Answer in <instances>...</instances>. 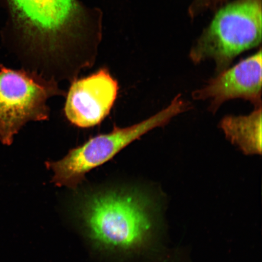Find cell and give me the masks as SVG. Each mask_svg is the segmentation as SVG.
Returning <instances> with one entry per match:
<instances>
[{
  "label": "cell",
  "mask_w": 262,
  "mask_h": 262,
  "mask_svg": "<svg viewBox=\"0 0 262 262\" xmlns=\"http://www.w3.org/2000/svg\"><path fill=\"white\" fill-rule=\"evenodd\" d=\"M80 212L88 237L103 250H132L142 243L150 228L145 203L132 192L94 193L82 201Z\"/></svg>",
  "instance_id": "cell-2"
},
{
  "label": "cell",
  "mask_w": 262,
  "mask_h": 262,
  "mask_svg": "<svg viewBox=\"0 0 262 262\" xmlns=\"http://www.w3.org/2000/svg\"><path fill=\"white\" fill-rule=\"evenodd\" d=\"M227 139L246 155L261 152V106L246 116H226L220 123Z\"/></svg>",
  "instance_id": "cell-8"
},
{
  "label": "cell",
  "mask_w": 262,
  "mask_h": 262,
  "mask_svg": "<svg viewBox=\"0 0 262 262\" xmlns=\"http://www.w3.org/2000/svg\"><path fill=\"white\" fill-rule=\"evenodd\" d=\"M189 108L190 104L179 94L168 107L142 122L125 127L115 126L109 133L92 137L83 145L69 150L63 158L46 163L53 174L52 181L59 187L76 188L91 170L110 161L134 141L150 130L166 125Z\"/></svg>",
  "instance_id": "cell-3"
},
{
  "label": "cell",
  "mask_w": 262,
  "mask_h": 262,
  "mask_svg": "<svg viewBox=\"0 0 262 262\" xmlns=\"http://www.w3.org/2000/svg\"><path fill=\"white\" fill-rule=\"evenodd\" d=\"M24 24L29 42L23 60L26 70L60 82L77 78L86 65L72 41L80 15L75 0H11Z\"/></svg>",
  "instance_id": "cell-1"
},
{
  "label": "cell",
  "mask_w": 262,
  "mask_h": 262,
  "mask_svg": "<svg viewBox=\"0 0 262 262\" xmlns=\"http://www.w3.org/2000/svg\"><path fill=\"white\" fill-rule=\"evenodd\" d=\"M67 94L56 81L0 64V142L11 145L26 123L48 120L49 98Z\"/></svg>",
  "instance_id": "cell-5"
},
{
  "label": "cell",
  "mask_w": 262,
  "mask_h": 262,
  "mask_svg": "<svg viewBox=\"0 0 262 262\" xmlns=\"http://www.w3.org/2000/svg\"><path fill=\"white\" fill-rule=\"evenodd\" d=\"M261 51L227 69L192 94L195 100H210L209 110L215 113L226 101L242 98L261 106Z\"/></svg>",
  "instance_id": "cell-7"
},
{
  "label": "cell",
  "mask_w": 262,
  "mask_h": 262,
  "mask_svg": "<svg viewBox=\"0 0 262 262\" xmlns=\"http://www.w3.org/2000/svg\"><path fill=\"white\" fill-rule=\"evenodd\" d=\"M118 81L106 67L89 76L74 80L67 94L64 113L72 124L94 127L109 115L119 93Z\"/></svg>",
  "instance_id": "cell-6"
},
{
  "label": "cell",
  "mask_w": 262,
  "mask_h": 262,
  "mask_svg": "<svg viewBox=\"0 0 262 262\" xmlns=\"http://www.w3.org/2000/svg\"><path fill=\"white\" fill-rule=\"evenodd\" d=\"M261 41L260 0H237L219 11L192 48L194 63L212 58L217 73L227 70L239 54Z\"/></svg>",
  "instance_id": "cell-4"
}]
</instances>
